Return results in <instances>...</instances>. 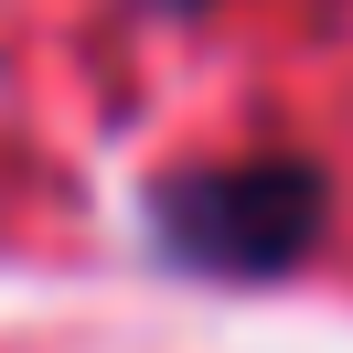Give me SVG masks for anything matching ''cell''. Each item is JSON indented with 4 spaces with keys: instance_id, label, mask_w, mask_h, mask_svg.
<instances>
[{
    "instance_id": "1",
    "label": "cell",
    "mask_w": 353,
    "mask_h": 353,
    "mask_svg": "<svg viewBox=\"0 0 353 353\" xmlns=\"http://www.w3.org/2000/svg\"><path fill=\"white\" fill-rule=\"evenodd\" d=\"M150 257L214 289H257L321 257L332 236V172L300 150H246V161H172L139 193Z\"/></svg>"
},
{
    "instance_id": "2",
    "label": "cell",
    "mask_w": 353,
    "mask_h": 353,
    "mask_svg": "<svg viewBox=\"0 0 353 353\" xmlns=\"http://www.w3.org/2000/svg\"><path fill=\"white\" fill-rule=\"evenodd\" d=\"M150 11H214V0H150Z\"/></svg>"
}]
</instances>
